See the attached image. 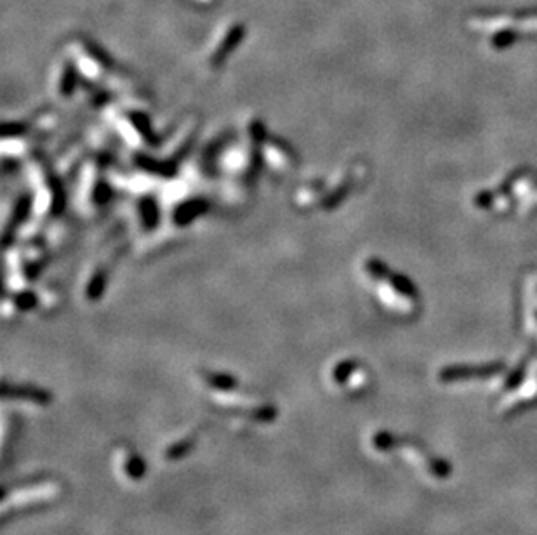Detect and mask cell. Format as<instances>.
<instances>
[{
    "instance_id": "obj_1",
    "label": "cell",
    "mask_w": 537,
    "mask_h": 535,
    "mask_svg": "<svg viewBox=\"0 0 537 535\" xmlns=\"http://www.w3.org/2000/svg\"><path fill=\"white\" fill-rule=\"evenodd\" d=\"M61 487L56 480L49 478H30L20 485L4 492V516L13 509V513L21 509H30L32 506H41L42 502L57 499Z\"/></svg>"
},
{
    "instance_id": "obj_2",
    "label": "cell",
    "mask_w": 537,
    "mask_h": 535,
    "mask_svg": "<svg viewBox=\"0 0 537 535\" xmlns=\"http://www.w3.org/2000/svg\"><path fill=\"white\" fill-rule=\"evenodd\" d=\"M118 469L122 476L129 482H141L146 475V462L141 457V454L131 447H120L117 452Z\"/></svg>"
},
{
    "instance_id": "obj_3",
    "label": "cell",
    "mask_w": 537,
    "mask_h": 535,
    "mask_svg": "<svg viewBox=\"0 0 537 535\" xmlns=\"http://www.w3.org/2000/svg\"><path fill=\"white\" fill-rule=\"evenodd\" d=\"M4 400H14V401H25V403H34L39 405V407H46V405L50 403L53 396L49 395L46 389L35 388L32 384H14L9 386L6 382L4 384Z\"/></svg>"
},
{
    "instance_id": "obj_4",
    "label": "cell",
    "mask_w": 537,
    "mask_h": 535,
    "mask_svg": "<svg viewBox=\"0 0 537 535\" xmlns=\"http://www.w3.org/2000/svg\"><path fill=\"white\" fill-rule=\"evenodd\" d=\"M245 37V27L244 25H233L228 32H226L225 39L219 42V46L216 47V50L212 53V64H221L237 47L240 46V42L244 41Z\"/></svg>"
},
{
    "instance_id": "obj_5",
    "label": "cell",
    "mask_w": 537,
    "mask_h": 535,
    "mask_svg": "<svg viewBox=\"0 0 537 535\" xmlns=\"http://www.w3.org/2000/svg\"><path fill=\"white\" fill-rule=\"evenodd\" d=\"M197 435L198 431H192L190 435L183 436V438L176 440L174 443H171V445L164 450L165 461H178V459L185 457L186 454H190L193 445L197 443Z\"/></svg>"
}]
</instances>
